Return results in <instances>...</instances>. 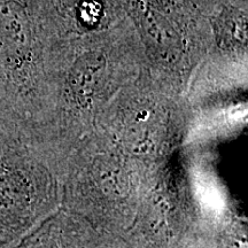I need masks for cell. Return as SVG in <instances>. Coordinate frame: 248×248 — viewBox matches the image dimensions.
<instances>
[{
	"mask_svg": "<svg viewBox=\"0 0 248 248\" xmlns=\"http://www.w3.org/2000/svg\"><path fill=\"white\" fill-rule=\"evenodd\" d=\"M154 168L92 131L68 154L61 207L117 243L135 219Z\"/></svg>",
	"mask_w": 248,
	"mask_h": 248,
	"instance_id": "1",
	"label": "cell"
},
{
	"mask_svg": "<svg viewBox=\"0 0 248 248\" xmlns=\"http://www.w3.org/2000/svg\"><path fill=\"white\" fill-rule=\"evenodd\" d=\"M63 161L44 136L0 113V248L61 207Z\"/></svg>",
	"mask_w": 248,
	"mask_h": 248,
	"instance_id": "2",
	"label": "cell"
},
{
	"mask_svg": "<svg viewBox=\"0 0 248 248\" xmlns=\"http://www.w3.org/2000/svg\"><path fill=\"white\" fill-rule=\"evenodd\" d=\"M197 168L169 159L155 167L128 231L116 248H210L217 223L230 210L214 214L198 194Z\"/></svg>",
	"mask_w": 248,
	"mask_h": 248,
	"instance_id": "3",
	"label": "cell"
},
{
	"mask_svg": "<svg viewBox=\"0 0 248 248\" xmlns=\"http://www.w3.org/2000/svg\"><path fill=\"white\" fill-rule=\"evenodd\" d=\"M190 126L187 114L173 105L130 99L105 107L93 131L124 154L154 168L178 152Z\"/></svg>",
	"mask_w": 248,
	"mask_h": 248,
	"instance_id": "4",
	"label": "cell"
},
{
	"mask_svg": "<svg viewBox=\"0 0 248 248\" xmlns=\"http://www.w3.org/2000/svg\"><path fill=\"white\" fill-rule=\"evenodd\" d=\"M8 248H116V243L60 207Z\"/></svg>",
	"mask_w": 248,
	"mask_h": 248,
	"instance_id": "5",
	"label": "cell"
},
{
	"mask_svg": "<svg viewBox=\"0 0 248 248\" xmlns=\"http://www.w3.org/2000/svg\"><path fill=\"white\" fill-rule=\"evenodd\" d=\"M217 37L222 47L235 49L246 45V15L237 9H226L217 20Z\"/></svg>",
	"mask_w": 248,
	"mask_h": 248,
	"instance_id": "6",
	"label": "cell"
}]
</instances>
